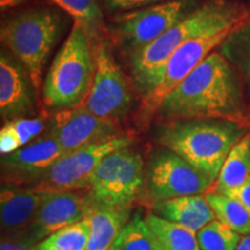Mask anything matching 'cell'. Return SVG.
<instances>
[{
	"label": "cell",
	"mask_w": 250,
	"mask_h": 250,
	"mask_svg": "<svg viewBox=\"0 0 250 250\" xmlns=\"http://www.w3.org/2000/svg\"><path fill=\"white\" fill-rule=\"evenodd\" d=\"M159 117L223 120L246 125L237 71L219 51L211 52L159 105Z\"/></svg>",
	"instance_id": "obj_1"
},
{
	"label": "cell",
	"mask_w": 250,
	"mask_h": 250,
	"mask_svg": "<svg viewBox=\"0 0 250 250\" xmlns=\"http://www.w3.org/2000/svg\"><path fill=\"white\" fill-rule=\"evenodd\" d=\"M247 18V8L237 2L208 0L151 44L131 55V74L144 102L158 88L168 59L183 43L208 31L234 28Z\"/></svg>",
	"instance_id": "obj_2"
},
{
	"label": "cell",
	"mask_w": 250,
	"mask_h": 250,
	"mask_svg": "<svg viewBox=\"0 0 250 250\" xmlns=\"http://www.w3.org/2000/svg\"><path fill=\"white\" fill-rule=\"evenodd\" d=\"M92 43L83 28L73 23L43 83L42 95L46 107L65 110L80 107L85 102L96 68Z\"/></svg>",
	"instance_id": "obj_4"
},
{
	"label": "cell",
	"mask_w": 250,
	"mask_h": 250,
	"mask_svg": "<svg viewBox=\"0 0 250 250\" xmlns=\"http://www.w3.org/2000/svg\"><path fill=\"white\" fill-rule=\"evenodd\" d=\"M62 28L57 12L39 7L15 14L0 29L2 45L24 65L36 92L42 87L43 67Z\"/></svg>",
	"instance_id": "obj_5"
},
{
	"label": "cell",
	"mask_w": 250,
	"mask_h": 250,
	"mask_svg": "<svg viewBox=\"0 0 250 250\" xmlns=\"http://www.w3.org/2000/svg\"><path fill=\"white\" fill-rule=\"evenodd\" d=\"M246 134V125L235 122L177 120L160 125L156 140L214 182L229 152Z\"/></svg>",
	"instance_id": "obj_3"
},
{
	"label": "cell",
	"mask_w": 250,
	"mask_h": 250,
	"mask_svg": "<svg viewBox=\"0 0 250 250\" xmlns=\"http://www.w3.org/2000/svg\"><path fill=\"white\" fill-rule=\"evenodd\" d=\"M197 240L201 250H235L241 237L229 226L215 219L197 232Z\"/></svg>",
	"instance_id": "obj_26"
},
{
	"label": "cell",
	"mask_w": 250,
	"mask_h": 250,
	"mask_svg": "<svg viewBox=\"0 0 250 250\" xmlns=\"http://www.w3.org/2000/svg\"><path fill=\"white\" fill-rule=\"evenodd\" d=\"M250 177V133L236 143L225 160L212 191L225 193L242 186Z\"/></svg>",
	"instance_id": "obj_19"
},
{
	"label": "cell",
	"mask_w": 250,
	"mask_h": 250,
	"mask_svg": "<svg viewBox=\"0 0 250 250\" xmlns=\"http://www.w3.org/2000/svg\"><path fill=\"white\" fill-rule=\"evenodd\" d=\"M131 144V137L120 134L67 153L50 168L34 188L43 192L80 191L88 189L94 171L100 162L110 153L129 147Z\"/></svg>",
	"instance_id": "obj_8"
},
{
	"label": "cell",
	"mask_w": 250,
	"mask_h": 250,
	"mask_svg": "<svg viewBox=\"0 0 250 250\" xmlns=\"http://www.w3.org/2000/svg\"><path fill=\"white\" fill-rule=\"evenodd\" d=\"M109 250H155L145 218L136 213L127 221Z\"/></svg>",
	"instance_id": "obj_25"
},
{
	"label": "cell",
	"mask_w": 250,
	"mask_h": 250,
	"mask_svg": "<svg viewBox=\"0 0 250 250\" xmlns=\"http://www.w3.org/2000/svg\"><path fill=\"white\" fill-rule=\"evenodd\" d=\"M49 129L56 134L65 154L122 134L116 121L96 116L81 105L57 112Z\"/></svg>",
	"instance_id": "obj_14"
},
{
	"label": "cell",
	"mask_w": 250,
	"mask_h": 250,
	"mask_svg": "<svg viewBox=\"0 0 250 250\" xmlns=\"http://www.w3.org/2000/svg\"><path fill=\"white\" fill-rule=\"evenodd\" d=\"M145 182L142 155L129 146L100 162L90 180L88 196L94 206H130Z\"/></svg>",
	"instance_id": "obj_7"
},
{
	"label": "cell",
	"mask_w": 250,
	"mask_h": 250,
	"mask_svg": "<svg viewBox=\"0 0 250 250\" xmlns=\"http://www.w3.org/2000/svg\"><path fill=\"white\" fill-rule=\"evenodd\" d=\"M0 250H36V243L24 233L14 236H1Z\"/></svg>",
	"instance_id": "obj_29"
},
{
	"label": "cell",
	"mask_w": 250,
	"mask_h": 250,
	"mask_svg": "<svg viewBox=\"0 0 250 250\" xmlns=\"http://www.w3.org/2000/svg\"><path fill=\"white\" fill-rule=\"evenodd\" d=\"M201 5V0H169L134 9L115 19L111 35L122 49L132 55L158 40Z\"/></svg>",
	"instance_id": "obj_6"
},
{
	"label": "cell",
	"mask_w": 250,
	"mask_h": 250,
	"mask_svg": "<svg viewBox=\"0 0 250 250\" xmlns=\"http://www.w3.org/2000/svg\"><path fill=\"white\" fill-rule=\"evenodd\" d=\"M155 243V242H154ZM155 250H162L161 248H160V247H159L158 245H155Z\"/></svg>",
	"instance_id": "obj_33"
},
{
	"label": "cell",
	"mask_w": 250,
	"mask_h": 250,
	"mask_svg": "<svg viewBox=\"0 0 250 250\" xmlns=\"http://www.w3.org/2000/svg\"><path fill=\"white\" fill-rule=\"evenodd\" d=\"M93 206L88 193L81 195L78 191L44 192L39 211L24 234L37 245L62 228L86 219Z\"/></svg>",
	"instance_id": "obj_13"
},
{
	"label": "cell",
	"mask_w": 250,
	"mask_h": 250,
	"mask_svg": "<svg viewBox=\"0 0 250 250\" xmlns=\"http://www.w3.org/2000/svg\"><path fill=\"white\" fill-rule=\"evenodd\" d=\"M226 195L232 197L234 199H236V201H239L250 213V177L242 184L241 187L237 188V189L232 190V191L227 192Z\"/></svg>",
	"instance_id": "obj_30"
},
{
	"label": "cell",
	"mask_w": 250,
	"mask_h": 250,
	"mask_svg": "<svg viewBox=\"0 0 250 250\" xmlns=\"http://www.w3.org/2000/svg\"><path fill=\"white\" fill-rule=\"evenodd\" d=\"M213 182L169 149H156L149 158L146 189L153 203L183 196L204 195Z\"/></svg>",
	"instance_id": "obj_10"
},
{
	"label": "cell",
	"mask_w": 250,
	"mask_h": 250,
	"mask_svg": "<svg viewBox=\"0 0 250 250\" xmlns=\"http://www.w3.org/2000/svg\"><path fill=\"white\" fill-rule=\"evenodd\" d=\"M27 1L28 0H0V7L4 11V9L17 7V6L24 4V2Z\"/></svg>",
	"instance_id": "obj_31"
},
{
	"label": "cell",
	"mask_w": 250,
	"mask_h": 250,
	"mask_svg": "<svg viewBox=\"0 0 250 250\" xmlns=\"http://www.w3.org/2000/svg\"><path fill=\"white\" fill-rule=\"evenodd\" d=\"M155 245L162 250H201L197 233L155 214L145 217Z\"/></svg>",
	"instance_id": "obj_20"
},
{
	"label": "cell",
	"mask_w": 250,
	"mask_h": 250,
	"mask_svg": "<svg viewBox=\"0 0 250 250\" xmlns=\"http://www.w3.org/2000/svg\"><path fill=\"white\" fill-rule=\"evenodd\" d=\"M73 18L92 42L100 43L103 33V14L96 0H50Z\"/></svg>",
	"instance_id": "obj_22"
},
{
	"label": "cell",
	"mask_w": 250,
	"mask_h": 250,
	"mask_svg": "<svg viewBox=\"0 0 250 250\" xmlns=\"http://www.w3.org/2000/svg\"><path fill=\"white\" fill-rule=\"evenodd\" d=\"M4 126L14 134L20 147H23L41 136L45 129V123L43 117H21L6 122Z\"/></svg>",
	"instance_id": "obj_27"
},
{
	"label": "cell",
	"mask_w": 250,
	"mask_h": 250,
	"mask_svg": "<svg viewBox=\"0 0 250 250\" xmlns=\"http://www.w3.org/2000/svg\"><path fill=\"white\" fill-rule=\"evenodd\" d=\"M218 51L241 74L250 90V17L230 30Z\"/></svg>",
	"instance_id": "obj_21"
},
{
	"label": "cell",
	"mask_w": 250,
	"mask_h": 250,
	"mask_svg": "<svg viewBox=\"0 0 250 250\" xmlns=\"http://www.w3.org/2000/svg\"><path fill=\"white\" fill-rule=\"evenodd\" d=\"M44 192L35 188H22L2 184L0 192V221L1 235L22 234L33 223Z\"/></svg>",
	"instance_id": "obj_16"
},
{
	"label": "cell",
	"mask_w": 250,
	"mask_h": 250,
	"mask_svg": "<svg viewBox=\"0 0 250 250\" xmlns=\"http://www.w3.org/2000/svg\"><path fill=\"white\" fill-rule=\"evenodd\" d=\"M232 29L233 28L212 30L183 43L168 59L162 72L160 83L151 98L145 102L146 105L156 110L166 96L180 85L215 48H219Z\"/></svg>",
	"instance_id": "obj_12"
},
{
	"label": "cell",
	"mask_w": 250,
	"mask_h": 250,
	"mask_svg": "<svg viewBox=\"0 0 250 250\" xmlns=\"http://www.w3.org/2000/svg\"><path fill=\"white\" fill-rule=\"evenodd\" d=\"M130 206H93L90 235L85 250H109L130 220Z\"/></svg>",
	"instance_id": "obj_18"
},
{
	"label": "cell",
	"mask_w": 250,
	"mask_h": 250,
	"mask_svg": "<svg viewBox=\"0 0 250 250\" xmlns=\"http://www.w3.org/2000/svg\"><path fill=\"white\" fill-rule=\"evenodd\" d=\"M204 196L218 220L226 224L240 235L250 233V213L241 203L217 191H208Z\"/></svg>",
	"instance_id": "obj_23"
},
{
	"label": "cell",
	"mask_w": 250,
	"mask_h": 250,
	"mask_svg": "<svg viewBox=\"0 0 250 250\" xmlns=\"http://www.w3.org/2000/svg\"><path fill=\"white\" fill-rule=\"evenodd\" d=\"M90 235V220L62 228L36 245V250H85Z\"/></svg>",
	"instance_id": "obj_24"
},
{
	"label": "cell",
	"mask_w": 250,
	"mask_h": 250,
	"mask_svg": "<svg viewBox=\"0 0 250 250\" xmlns=\"http://www.w3.org/2000/svg\"><path fill=\"white\" fill-rule=\"evenodd\" d=\"M36 89L29 72L8 50L0 54V114L6 122L35 111Z\"/></svg>",
	"instance_id": "obj_15"
},
{
	"label": "cell",
	"mask_w": 250,
	"mask_h": 250,
	"mask_svg": "<svg viewBox=\"0 0 250 250\" xmlns=\"http://www.w3.org/2000/svg\"><path fill=\"white\" fill-rule=\"evenodd\" d=\"M169 0H103L109 11H134Z\"/></svg>",
	"instance_id": "obj_28"
},
{
	"label": "cell",
	"mask_w": 250,
	"mask_h": 250,
	"mask_svg": "<svg viewBox=\"0 0 250 250\" xmlns=\"http://www.w3.org/2000/svg\"><path fill=\"white\" fill-rule=\"evenodd\" d=\"M95 62L92 88L81 107L99 117L111 121L122 120L133 105V93L129 80L115 62L105 42L99 43Z\"/></svg>",
	"instance_id": "obj_9"
},
{
	"label": "cell",
	"mask_w": 250,
	"mask_h": 250,
	"mask_svg": "<svg viewBox=\"0 0 250 250\" xmlns=\"http://www.w3.org/2000/svg\"><path fill=\"white\" fill-rule=\"evenodd\" d=\"M64 155L65 152L56 134L48 129L28 145L11 154L2 155V180L14 186L33 182L36 184Z\"/></svg>",
	"instance_id": "obj_11"
},
{
	"label": "cell",
	"mask_w": 250,
	"mask_h": 250,
	"mask_svg": "<svg viewBox=\"0 0 250 250\" xmlns=\"http://www.w3.org/2000/svg\"><path fill=\"white\" fill-rule=\"evenodd\" d=\"M235 250H250V233L241 237Z\"/></svg>",
	"instance_id": "obj_32"
},
{
	"label": "cell",
	"mask_w": 250,
	"mask_h": 250,
	"mask_svg": "<svg viewBox=\"0 0 250 250\" xmlns=\"http://www.w3.org/2000/svg\"><path fill=\"white\" fill-rule=\"evenodd\" d=\"M152 213L199 232L205 225L217 219L205 196H183L153 203Z\"/></svg>",
	"instance_id": "obj_17"
}]
</instances>
